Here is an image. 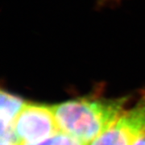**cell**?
I'll return each mask as SVG.
<instances>
[{
    "label": "cell",
    "mask_w": 145,
    "mask_h": 145,
    "mask_svg": "<svg viewBox=\"0 0 145 145\" xmlns=\"http://www.w3.org/2000/svg\"><path fill=\"white\" fill-rule=\"evenodd\" d=\"M122 0H97L99 7H107L110 5H116L119 3Z\"/></svg>",
    "instance_id": "8992f818"
},
{
    "label": "cell",
    "mask_w": 145,
    "mask_h": 145,
    "mask_svg": "<svg viewBox=\"0 0 145 145\" xmlns=\"http://www.w3.org/2000/svg\"><path fill=\"white\" fill-rule=\"evenodd\" d=\"M133 145H145V133L138 138Z\"/></svg>",
    "instance_id": "52a82bcc"
},
{
    "label": "cell",
    "mask_w": 145,
    "mask_h": 145,
    "mask_svg": "<svg viewBox=\"0 0 145 145\" xmlns=\"http://www.w3.org/2000/svg\"><path fill=\"white\" fill-rule=\"evenodd\" d=\"M38 145H88L71 135L60 131L47 140L39 142Z\"/></svg>",
    "instance_id": "5b68a950"
},
{
    "label": "cell",
    "mask_w": 145,
    "mask_h": 145,
    "mask_svg": "<svg viewBox=\"0 0 145 145\" xmlns=\"http://www.w3.org/2000/svg\"><path fill=\"white\" fill-rule=\"evenodd\" d=\"M127 97H84L50 106L60 131L89 145L126 110Z\"/></svg>",
    "instance_id": "6da1fadb"
},
{
    "label": "cell",
    "mask_w": 145,
    "mask_h": 145,
    "mask_svg": "<svg viewBox=\"0 0 145 145\" xmlns=\"http://www.w3.org/2000/svg\"><path fill=\"white\" fill-rule=\"evenodd\" d=\"M1 145H16L12 143H9V142H6V141H2L1 140Z\"/></svg>",
    "instance_id": "ba28073f"
},
{
    "label": "cell",
    "mask_w": 145,
    "mask_h": 145,
    "mask_svg": "<svg viewBox=\"0 0 145 145\" xmlns=\"http://www.w3.org/2000/svg\"><path fill=\"white\" fill-rule=\"evenodd\" d=\"M145 133V99L126 109L106 131L89 145H133Z\"/></svg>",
    "instance_id": "3957f363"
},
{
    "label": "cell",
    "mask_w": 145,
    "mask_h": 145,
    "mask_svg": "<svg viewBox=\"0 0 145 145\" xmlns=\"http://www.w3.org/2000/svg\"><path fill=\"white\" fill-rule=\"evenodd\" d=\"M14 131L18 145L39 143L60 132L50 106L26 103L15 120Z\"/></svg>",
    "instance_id": "7a4b0ae2"
},
{
    "label": "cell",
    "mask_w": 145,
    "mask_h": 145,
    "mask_svg": "<svg viewBox=\"0 0 145 145\" xmlns=\"http://www.w3.org/2000/svg\"><path fill=\"white\" fill-rule=\"evenodd\" d=\"M25 102L4 90H1L0 121H1V140L18 145L14 123L16 117L23 108Z\"/></svg>",
    "instance_id": "277c9868"
}]
</instances>
